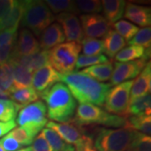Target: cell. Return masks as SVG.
Here are the masks:
<instances>
[{
	"label": "cell",
	"instance_id": "6da1fadb",
	"mask_svg": "<svg viewBox=\"0 0 151 151\" xmlns=\"http://www.w3.org/2000/svg\"><path fill=\"white\" fill-rule=\"evenodd\" d=\"M60 81L67 86L72 97L80 103H88L95 106H103L109 90L110 84L94 80L81 72L60 74Z\"/></svg>",
	"mask_w": 151,
	"mask_h": 151
},
{
	"label": "cell",
	"instance_id": "7a4b0ae2",
	"mask_svg": "<svg viewBox=\"0 0 151 151\" xmlns=\"http://www.w3.org/2000/svg\"><path fill=\"white\" fill-rule=\"evenodd\" d=\"M40 96L46 103L49 119L62 124L73 121L76 102L65 84L58 82Z\"/></svg>",
	"mask_w": 151,
	"mask_h": 151
},
{
	"label": "cell",
	"instance_id": "3957f363",
	"mask_svg": "<svg viewBox=\"0 0 151 151\" xmlns=\"http://www.w3.org/2000/svg\"><path fill=\"white\" fill-rule=\"evenodd\" d=\"M55 17L45 1L25 0V8L22 18V26L40 36L41 33L50 25Z\"/></svg>",
	"mask_w": 151,
	"mask_h": 151
},
{
	"label": "cell",
	"instance_id": "277c9868",
	"mask_svg": "<svg viewBox=\"0 0 151 151\" xmlns=\"http://www.w3.org/2000/svg\"><path fill=\"white\" fill-rule=\"evenodd\" d=\"M75 122L78 125L102 124L112 128H125L127 119L106 112L97 106L80 103L76 110Z\"/></svg>",
	"mask_w": 151,
	"mask_h": 151
},
{
	"label": "cell",
	"instance_id": "5b68a950",
	"mask_svg": "<svg viewBox=\"0 0 151 151\" xmlns=\"http://www.w3.org/2000/svg\"><path fill=\"white\" fill-rule=\"evenodd\" d=\"M135 132L129 128L101 129L94 146L98 151H129Z\"/></svg>",
	"mask_w": 151,
	"mask_h": 151
},
{
	"label": "cell",
	"instance_id": "8992f818",
	"mask_svg": "<svg viewBox=\"0 0 151 151\" xmlns=\"http://www.w3.org/2000/svg\"><path fill=\"white\" fill-rule=\"evenodd\" d=\"M81 44L66 42L50 50L49 63L60 74H68L75 70L76 62L81 52Z\"/></svg>",
	"mask_w": 151,
	"mask_h": 151
},
{
	"label": "cell",
	"instance_id": "52a82bcc",
	"mask_svg": "<svg viewBox=\"0 0 151 151\" xmlns=\"http://www.w3.org/2000/svg\"><path fill=\"white\" fill-rule=\"evenodd\" d=\"M47 123V108L40 100L22 108L17 117V124L19 127L26 129L35 137L43 129Z\"/></svg>",
	"mask_w": 151,
	"mask_h": 151
},
{
	"label": "cell",
	"instance_id": "ba28073f",
	"mask_svg": "<svg viewBox=\"0 0 151 151\" xmlns=\"http://www.w3.org/2000/svg\"><path fill=\"white\" fill-rule=\"evenodd\" d=\"M133 83V80L124 81L109 90L103 104L108 113L124 118L128 117V107Z\"/></svg>",
	"mask_w": 151,
	"mask_h": 151
},
{
	"label": "cell",
	"instance_id": "9c48e42d",
	"mask_svg": "<svg viewBox=\"0 0 151 151\" xmlns=\"http://www.w3.org/2000/svg\"><path fill=\"white\" fill-rule=\"evenodd\" d=\"M148 63V58H141L129 62L114 63V69L110 78V85L116 86L124 81H131L139 75Z\"/></svg>",
	"mask_w": 151,
	"mask_h": 151
},
{
	"label": "cell",
	"instance_id": "30bf717a",
	"mask_svg": "<svg viewBox=\"0 0 151 151\" xmlns=\"http://www.w3.org/2000/svg\"><path fill=\"white\" fill-rule=\"evenodd\" d=\"M80 23L84 34L88 38L97 39L104 37L111 29V24L100 14H82L80 16Z\"/></svg>",
	"mask_w": 151,
	"mask_h": 151
},
{
	"label": "cell",
	"instance_id": "8fae6325",
	"mask_svg": "<svg viewBox=\"0 0 151 151\" xmlns=\"http://www.w3.org/2000/svg\"><path fill=\"white\" fill-rule=\"evenodd\" d=\"M60 81V73L55 70L51 65H45L42 68L35 70L32 74L31 86L36 91L39 97L50 87Z\"/></svg>",
	"mask_w": 151,
	"mask_h": 151
},
{
	"label": "cell",
	"instance_id": "7c38bea8",
	"mask_svg": "<svg viewBox=\"0 0 151 151\" xmlns=\"http://www.w3.org/2000/svg\"><path fill=\"white\" fill-rule=\"evenodd\" d=\"M55 19L58 21L57 23L61 24L60 26L65 35V40L68 42L81 44L84 38V34L78 17L70 13H60L56 16Z\"/></svg>",
	"mask_w": 151,
	"mask_h": 151
},
{
	"label": "cell",
	"instance_id": "4fadbf2b",
	"mask_svg": "<svg viewBox=\"0 0 151 151\" xmlns=\"http://www.w3.org/2000/svg\"><path fill=\"white\" fill-rule=\"evenodd\" d=\"M40 50V44L31 31L27 29H23L19 34V38L15 43L11 58L31 55Z\"/></svg>",
	"mask_w": 151,
	"mask_h": 151
},
{
	"label": "cell",
	"instance_id": "5bb4252c",
	"mask_svg": "<svg viewBox=\"0 0 151 151\" xmlns=\"http://www.w3.org/2000/svg\"><path fill=\"white\" fill-rule=\"evenodd\" d=\"M47 129L54 130L60 137L69 145H74L75 149L81 145L84 139V135L81 134L80 129L70 123H56L50 121L46 124Z\"/></svg>",
	"mask_w": 151,
	"mask_h": 151
},
{
	"label": "cell",
	"instance_id": "9a60e30c",
	"mask_svg": "<svg viewBox=\"0 0 151 151\" xmlns=\"http://www.w3.org/2000/svg\"><path fill=\"white\" fill-rule=\"evenodd\" d=\"M65 40V35L59 23L55 22L49 25L40 35V46L43 50L50 49L62 44Z\"/></svg>",
	"mask_w": 151,
	"mask_h": 151
},
{
	"label": "cell",
	"instance_id": "2e32d148",
	"mask_svg": "<svg viewBox=\"0 0 151 151\" xmlns=\"http://www.w3.org/2000/svg\"><path fill=\"white\" fill-rule=\"evenodd\" d=\"M150 87L151 65L149 61L139 75L138 76V77L134 81L130 92L129 103L150 93Z\"/></svg>",
	"mask_w": 151,
	"mask_h": 151
},
{
	"label": "cell",
	"instance_id": "e0dca14e",
	"mask_svg": "<svg viewBox=\"0 0 151 151\" xmlns=\"http://www.w3.org/2000/svg\"><path fill=\"white\" fill-rule=\"evenodd\" d=\"M124 14L127 19L134 24H137L141 27H150V8L138 5L132 3H128L125 6Z\"/></svg>",
	"mask_w": 151,
	"mask_h": 151
},
{
	"label": "cell",
	"instance_id": "ac0fdd59",
	"mask_svg": "<svg viewBox=\"0 0 151 151\" xmlns=\"http://www.w3.org/2000/svg\"><path fill=\"white\" fill-rule=\"evenodd\" d=\"M50 50H40L35 54L28 56H21V57H13L12 60H16L19 64L25 67L30 72H35V70L42 68L45 65H48Z\"/></svg>",
	"mask_w": 151,
	"mask_h": 151
},
{
	"label": "cell",
	"instance_id": "d6986e66",
	"mask_svg": "<svg viewBox=\"0 0 151 151\" xmlns=\"http://www.w3.org/2000/svg\"><path fill=\"white\" fill-rule=\"evenodd\" d=\"M103 52L111 59H113V57H115L127 45L124 38L112 29L103 37Z\"/></svg>",
	"mask_w": 151,
	"mask_h": 151
},
{
	"label": "cell",
	"instance_id": "ffe728a7",
	"mask_svg": "<svg viewBox=\"0 0 151 151\" xmlns=\"http://www.w3.org/2000/svg\"><path fill=\"white\" fill-rule=\"evenodd\" d=\"M126 1L124 0H103L102 1L103 11L105 19L112 25L119 21L124 16Z\"/></svg>",
	"mask_w": 151,
	"mask_h": 151
},
{
	"label": "cell",
	"instance_id": "44dd1931",
	"mask_svg": "<svg viewBox=\"0 0 151 151\" xmlns=\"http://www.w3.org/2000/svg\"><path fill=\"white\" fill-rule=\"evenodd\" d=\"M9 64L10 65L14 86L15 89H20L31 86L32 82V72L28 70L25 67L19 64L16 60L10 59L9 60Z\"/></svg>",
	"mask_w": 151,
	"mask_h": 151
},
{
	"label": "cell",
	"instance_id": "7402d4cb",
	"mask_svg": "<svg viewBox=\"0 0 151 151\" xmlns=\"http://www.w3.org/2000/svg\"><path fill=\"white\" fill-rule=\"evenodd\" d=\"M150 49H145L139 45H129L121 50L116 55L115 59L118 62H129L141 58H150Z\"/></svg>",
	"mask_w": 151,
	"mask_h": 151
},
{
	"label": "cell",
	"instance_id": "603a6c76",
	"mask_svg": "<svg viewBox=\"0 0 151 151\" xmlns=\"http://www.w3.org/2000/svg\"><path fill=\"white\" fill-rule=\"evenodd\" d=\"M113 70V61L110 60L104 64L92 65L85 68L81 71V73L91 76L94 80L99 82H104L110 80Z\"/></svg>",
	"mask_w": 151,
	"mask_h": 151
},
{
	"label": "cell",
	"instance_id": "cb8c5ba5",
	"mask_svg": "<svg viewBox=\"0 0 151 151\" xmlns=\"http://www.w3.org/2000/svg\"><path fill=\"white\" fill-rule=\"evenodd\" d=\"M125 128L139 132L141 134L150 136L151 134V117L145 114L131 116L127 119Z\"/></svg>",
	"mask_w": 151,
	"mask_h": 151
},
{
	"label": "cell",
	"instance_id": "d4e9b609",
	"mask_svg": "<svg viewBox=\"0 0 151 151\" xmlns=\"http://www.w3.org/2000/svg\"><path fill=\"white\" fill-rule=\"evenodd\" d=\"M41 132L48 142L51 151H76L74 146L65 142L54 130L46 128Z\"/></svg>",
	"mask_w": 151,
	"mask_h": 151
},
{
	"label": "cell",
	"instance_id": "484cf974",
	"mask_svg": "<svg viewBox=\"0 0 151 151\" xmlns=\"http://www.w3.org/2000/svg\"><path fill=\"white\" fill-rule=\"evenodd\" d=\"M39 98V94L32 86H28L20 89H15L10 93V100L21 106L36 102Z\"/></svg>",
	"mask_w": 151,
	"mask_h": 151
},
{
	"label": "cell",
	"instance_id": "4316f807",
	"mask_svg": "<svg viewBox=\"0 0 151 151\" xmlns=\"http://www.w3.org/2000/svg\"><path fill=\"white\" fill-rule=\"evenodd\" d=\"M151 107V97L150 93L147 94L144 97L135 99L129 103L128 107V116L132 115H140L145 114L150 116Z\"/></svg>",
	"mask_w": 151,
	"mask_h": 151
},
{
	"label": "cell",
	"instance_id": "83f0119b",
	"mask_svg": "<svg viewBox=\"0 0 151 151\" xmlns=\"http://www.w3.org/2000/svg\"><path fill=\"white\" fill-rule=\"evenodd\" d=\"M23 106L14 103L10 99H0V122H9L14 120Z\"/></svg>",
	"mask_w": 151,
	"mask_h": 151
},
{
	"label": "cell",
	"instance_id": "f1b7e54d",
	"mask_svg": "<svg viewBox=\"0 0 151 151\" xmlns=\"http://www.w3.org/2000/svg\"><path fill=\"white\" fill-rule=\"evenodd\" d=\"M45 4L52 13H70L78 14L77 8L76 6L75 1L71 0H46L45 1Z\"/></svg>",
	"mask_w": 151,
	"mask_h": 151
},
{
	"label": "cell",
	"instance_id": "f546056e",
	"mask_svg": "<svg viewBox=\"0 0 151 151\" xmlns=\"http://www.w3.org/2000/svg\"><path fill=\"white\" fill-rule=\"evenodd\" d=\"M24 8H25V1H16V0H14V4L13 9H12L9 18L8 19V20L6 22L4 29H12V28H19L20 21L23 18Z\"/></svg>",
	"mask_w": 151,
	"mask_h": 151
},
{
	"label": "cell",
	"instance_id": "4dcf8cb0",
	"mask_svg": "<svg viewBox=\"0 0 151 151\" xmlns=\"http://www.w3.org/2000/svg\"><path fill=\"white\" fill-rule=\"evenodd\" d=\"M81 49L85 55H97L103 52V44L102 40L94 38L84 37L81 40Z\"/></svg>",
	"mask_w": 151,
	"mask_h": 151
},
{
	"label": "cell",
	"instance_id": "1f68e13d",
	"mask_svg": "<svg viewBox=\"0 0 151 151\" xmlns=\"http://www.w3.org/2000/svg\"><path fill=\"white\" fill-rule=\"evenodd\" d=\"M110 61L105 55H79L77 60L76 62L75 70H77L84 67H90L92 65L98 64H104Z\"/></svg>",
	"mask_w": 151,
	"mask_h": 151
},
{
	"label": "cell",
	"instance_id": "d6a6232c",
	"mask_svg": "<svg viewBox=\"0 0 151 151\" xmlns=\"http://www.w3.org/2000/svg\"><path fill=\"white\" fill-rule=\"evenodd\" d=\"M113 27L119 35L124 38L125 41H129L139 29L138 26L127 20H119L113 24Z\"/></svg>",
	"mask_w": 151,
	"mask_h": 151
},
{
	"label": "cell",
	"instance_id": "836d02e7",
	"mask_svg": "<svg viewBox=\"0 0 151 151\" xmlns=\"http://www.w3.org/2000/svg\"><path fill=\"white\" fill-rule=\"evenodd\" d=\"M0 90L9 94L15 90L14 86L12 70L9 62L0 67Z\"/></svg>",
	"mask_w": 151,
	"mask_h": 151
},
{
	"label": "cell",
	"instance_id": "e575fe53",
	"mask_svg": "<svg viewBox=\"0 0 151 151\" xmlns=\"http://www.w3.org/2000/svg\"><path fill=\"white\" fill-rule=\"evenodd\" d=\"M77 10L86 14H97L103 11L102 1L99 0H77L75 1Z\"/></svg>",
	"mask_w": 151,
	"mask_h": 151
},
{
	"label": "cell",
	"instance_id": "d590c367",
	"mask_svg": "<svg viewBox=\"0 0 151 151\" xmlns=\"http://www.w3.org/2000/svg\"><path fill=\"white\" fill-rule=\"evenodd\" d=\"M130 45H139L145 49H150L151 45V29L145 27L139 29L134 37L128 41Z\"/></svg>",
	"mask_w": 151,
	"mask_h": 151
},
{
	"label": "cell",
	"instance_id": "8d00e7d4",
	"mask_svg": "<svg viewBox=\"0 0 151 151\" xmlns=\"http://www.w3.org/2000/svg\"><path fill=\"white\" fill-rule=\"evenodd\" d=\"M129 151H151L150 136L136 131Z\"/></svg>",
	"mask_w": 151,
	"mask_h": 151
},
{
	"label": "cell",
	"instance_id": "74e56055",
	"mask_svg": "<svg viewBox=\"0 0 151 151\" xmlns=\"http://www.w3.org/2000/svg\"><path fill=\"white\" fill-rule=\"evenodd\" d=\"M9 134L12 136L14 139H16L22 146H27L32 145L34 139L35 138L27 130L23 128H14L9 133Z\"/></svg>",
	"mask_w": 151,
	"mask_h": 151
},
{
	"label": "cell",
	"instance_id": "f35d334b",
	"mask_svg": "<svg viewBox=\"0 0 151 151\" xmlns=\"http://www.w3.org/2000/svg\"><path fill=\"white\" fill-rule=\"evenodd\" d=\"M14 4V0H0V31L4 29Z\"/></svg>",
	"mask_w": 151,
	"mask_h": 151
},
{
	"label": "cell",
	"instance_id": "ab89813d",
	"mask_svg": "<svg viewBox=\"0 0 151 151\" xmlns=\"http://www.w3.org/2000/svg\"><path fill=\"white\" fill-rule=\"evenodd\" d=\"M18 29L19 28H12L0 31V46L16 43Z\"/></svg>",
	"mask_w": 151,
	"mask_h": 151
},
{
	"label": "cell",
	"instance_id": "60d3db41",
	"mask_svg": "<svg viewBox=\"0 0 151 151\" xmlns=\"http://www.w3.org/2000/svg\"><path fill=\"white\" fill-rule=\"evenodd\" d=\"M0 145L5 151H17L22 148L21 145L9 134L0 139Z\"/></svg>",
	"mask_w": 151,
	"mask_h": 151
},
{
	"label": "cell",
	"instance_id": "b9f144b4",
	"mask_svg": "<svg viewBox=\"0 0 151 151\" xmlns=\"http://www.w3.org/2000/svg\"><path fill=\"white\" fill-rule=\"evenodd\" d=\"M31 147L33 151H51L42 132L34 139Z\"/></svg>",
	"mask_w": 151,
	"mask_h": 151
},
{
	"label": "cell",
	"instance_id": "7bdbcfd3",
	"mask_svg": "<svg viewBox=\"0 0 151 151\" xmlns=\"http://www.w3.org/2000/svg\"><path fill=\"white\" fill-rule=\"evenodd\" d=\"M14 45L15 43L0 46V67L8 63L9 60L11 59L14 52Z\"/></svg>",
	"mask_w": 151,
	"mask_h": 151
},
{
	"label": "cell",
	"instance_id": "ee69618b",
	"mask_svg": "<svg viewBox=\"0 0 151 151\" xmlns=\"http://www.w3.org/2000/svg\"><path fill=\"white\" fill-rule=\"evenodd\" d=\"M76 151H98L94 146V142L92 138L84 136L83 141L77 148H76Z\"/></svg>",
	"mask_w": 151,
	"mask_h": 151
},
{
	"label": "cell",
	"instance_id": "f6af8a7d",
	"mask_svg": "<svg viewBox=\"0 0 151 151\" xmlns=\"http://www.w3.org/2000/svg\"><path fill=\"white\" fill-rule=\"evenodd\" d=\"M16 123L14 120H12L9 122H0V138L4 137V135L9 134L11 130L14 129L16 127Z\"/></svg>",
	"mask_w": 151,
	"mask_h": 151
},
{
	"label": "cell",
	"instance_id": "bcb514c9",
	"mask_svg": "<svg viewBox=\"0 0 151 151\" xmlns=\"http://www.w3.org/2000/svg\"><path fill=\"white\" fill-rule=\"evenodd\" d=\"M0 99H3V100L10 99V94L8 93V92H4V91L0 90Z\"/></svg>",
	"mask_w": 151,
	"mask_h": 151
},
{
	"label": "cell",
	"instance_id": "7dc6e473",
	"mask_svg": "<svg viewBox=\"0 0 151 151\" xmlns=\"http://www.w3.org/2000/svg\"><path fill=\"white\" fill-rule=\"evenodd\" d=\"M17 151H33L32 150V147H26V148H24V149H20V150H19Z\"/></svg>",
	"mask_w": 151,
	"mask_h": 151
},
{
	"label": "cell",
	"instance_id": "c3c4849f",
	"mask_svg": "<svg viewBox=\"0 0 151 151\" xmlns=\"http://www.w3.org/2000/svg\"><path fill=\"white\" fill-rule=\"evenodd\" d=\"M0 151H5L4 149H3V147H2L1 145H0Z\"/></svg>",
	"mask_w": 151,
	"mask_h": 151
}]
</instances>
